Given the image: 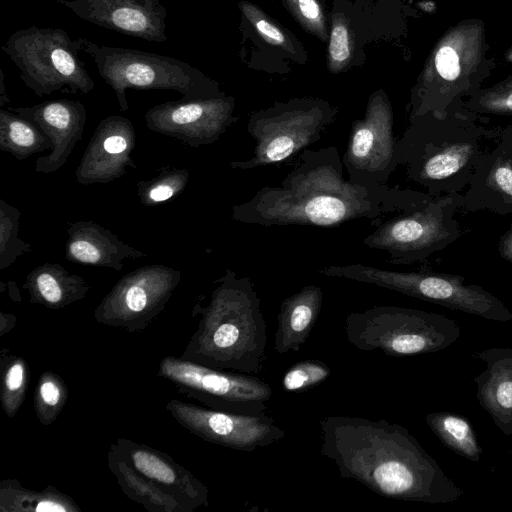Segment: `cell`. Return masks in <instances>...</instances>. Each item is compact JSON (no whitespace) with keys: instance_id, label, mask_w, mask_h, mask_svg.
I'll return each instance as SVG.
<instances>
[{"instance_id":"cell-1","label":"cell","mask_w":512,"mask_h":512,"mask_svg":"<svg viewBox=\"0 0 512 512\" xmlns=\"http://www.w3.org/2000/svg\"><path fill=\"white\" fill-rule=\"evenodd\" d=\"M431 195L411 189L354 183L344 177L335 146L304 149L297 165L276 185L260 188L232 206L231 218L249 225L331 227L358 219L375 221Z\"/></svg>"},{"instance_id":"cell-2","label":"cell","mask_w":512,"mask_h":512,"mask_svg":"<svg viewBox=\"0 0 512 512\" xmlns=\"http://www.w3.org/2000/svg\"><path fill=\"white\" fill-rule=\"evenodd\" d=\"M323 457L342 479H353L385 498L450 504L465 492L408 429L386 420L330 415L320 421Z\"/></svg>"},{"instance_id":"cell-3","label":"cell","mask_w":512,"mask_h":512,"mask_svg":"<svg viewBox=\"0 0 512 512\" xmlns=\"http://www.w3.org/2000/svg\"><path fill=\"white\" fill-rule=\"evenodd\" d=\"M215 283L208 304L193 308L200 319L180 357L215 369L258 374L265 360L267 326L255 286L229 268Z\"/></svg>"},{"instance_id":"cell-4","label":"cell","mask_w":512,"mask_h":512,"mask_svg":"<svg viewBox=\"0 0 512 512\" xmlns=\"http://www.w3.org/2000/svg\"><path fill=\"white\" fill-rule=\"evenodd\" d=\"M462 106L445 116L426 113L409 119L398 139L400 165L431 196L454 194L469 184L480 160L500 136Z\"/></svg>"},{"instance_id":"cell-5","label":"cell","mask_w":512,"mask_h":512,"mask_svg":"<svg viewBox=\"0 0 512 512\" xmlns=\"http://www.w3.org/2000/svg\"><path fill=\"white\" fill-rule=\"evenodd\" d=\"M345 334L358 350L406 357L447 348L459 338L460 327L455 320L438 313L379 305L348 314Z\"/></svg>"},{"instance_id":"cell-6","label":"cell","mask_w":512,"mask_h":512,"mask_svg":"<svg viewBox=\"0 0 512 512\" xmlns=\"http://www.w3.org/2000/svg\"><path fill=\"white\" fill-rule=\"evenodd\" d=\"M80 41L81 51L94 60L99 75L114 90L122 112L129 108L127 89L173 90L183 99L223 93L215 80L174 57L138 49L99 46L81 37Z\"/></svg>"},{"instance_id":"cell-7","label":"cell","mask_w":512,"mask_h":512,"mask_svg":"<svg viewBox=\"0 0 512 512\" xmlns=\"http://www.w3.org/2000/svg\"><path fill=\"white\" fill-rule=\"evenodd\" d=\"M483 45L482 21L466 20L450 28L435 45L413 92L409 119L426 113L445 116L462 106L463 96L478 91Z\"/></svg>"},{"instance_id":"cell-8","label":"cell","mask_w":512,"mask_h":512,"mask_svg":"<svg viewBox=\"0 0 512 512\" xmlns=\"http://www.w3.org/2000/svg\"><path fill=\"white\" fill-rule=\"evenodd\" d=\"M462 205V193L430 196L379 222L363 243L370 249L385 252L389 264L424 261L461 236L455 215Z\"/></svg>"},{"instance_id":"cell-9","label":"cell","mask_w":512,"mask_h":512,"mask_svg":"<svg viewBox=\"0 0 512 512\" xmlns=\"http://www.w3.org/2000/svg\"><path fill=\"white\" fill-rule=\"evenodd\" d=\"M318 273L393 290L451 310L507 322L512 312L495 295L465 277L435 271H394L363 264L329 265Z\"/></svg>"},{"instance_id":"cell-10","label":"cell","mask_w":512,"mask_h":512,"mask_svg":"<svg viewBox=\"0 0 512 512\" xmlns=\"http://www.w3.org/2000/svg\"><path fill=\"white\" fill-rule=\"evenodd\" d=\"M20 79L38 97L55 91L88 94L95 83L80 58V38L71 39L61 28L31 26L15 31L1 46Z\"/></svg>"},{"instance_id":"cell-11","label":"cell","mask_w":512,"mask_h":512,"mask_svg":"<svg viewBox=\"0 0 512 512\" xmlns=\"http://www.w3.org/2000/svg\"><path fill=\"white\" fill-rule=\"evenodd\" d=\"M337 113L328 102L312 98L276 102L254 112L247 126L254 150L249 158L231 161L229 166L250 170L281 163L319 141Z\"/></svg>"},{"instance_id":"cell-12","label":"cell","mask_w":512,"mask_h":512,"mask_svg":"<svg viewBox=\"0 0 512 512\" xmlns=\"http://www.w3.org/2000/svg\"><path fill=\"white\" fill-rule=\"evenodd\" d=\"M158 376L187 398L231 413H265L272 395L270 385L254 375L207 367L180 356L164 357Z\"/></svg>"},{"instance_id":"cell-13","label":"cell","mask_w":512,"mask_h":512,"mask_svg":"<svg viewBox=\"0 0 512 512\" xmlns=\"http://www.w3.org/2000/svg\"><path fill=\"white\" fill-rule=\"evenodd\" d=\"M394 114L383 90L370 95L362 119L352 122L342 156L348 179L364 185H384L400 165Z\"/></svg>"},{"instance_id":"cell-14","label":"cell","mask_w":512,"mask_h":512,"mask_svg":"<svg viewBox=\"0 0 512 512\" xmlns=\"http://www.w3.org/2000/svg\"><path fill=\"white\" fill-rule=\"evenodd\" d=\"M180 280L179 270L160 264L131 271L104 296L94 319L130 333L144 330L165 309Z\"/></svg>"},{"instance_id":"cell-15","label":"cell","mask_w":512,"mask_h":512,"mask_svg":"<svg viewBox=\"0 0 512 512\" xmlns=\"http://www.w3.org/2000/svg\"><path fill=\"white\" fill-rule=\"evenodd\" d=\"M171 417L191 434L229 449L251 452L278 442L285 432L265 413L237 414L180 399L166 404Z\"/></svg>"},{"instance_id":"cell-16","label":"cell","mask_w":512,"mask_h":512,"mask_svg":"<svg viewBox=\"0 0 512 512\" xmlns=\"http://www.w3.org/2000/svg\"><path fill=\"white\" fill-rule=\"evenodd\" d=\"M235 99L224 93L204 98L167 101L144 115L153 132L172 137L192 148L216 142L237 120Z\"/></svg>"},{"instance_id":"cell-17","label":"cell","mask_w":512,"mask_h":512,"mask_svg":"<svg viewBox=\"0 0 512 512\" xmlns=\"http://www.w3.org/2000/svg\"><path fill=\"white\" fill-rule=\"evenodd\" d=\"M162 1L164 0H56L58 4L92 24L157 43L167 40V8Z\"/></svg>"},{"instance_id":"cell-18","label":"cell","mask_w":512,"mask_h":512,"mask_svg":"<svg viewBox=\"0 0 512 512\" xmlns=\"http://www.w3.org/2000/svg\"><path fill=\"white\" fill-rule=\"evenodd\" d=\"M109 450L178 500L189 512L208 506L207 486L170 455L126 438L117 439Z\"/></svg>"},{"instance_id":"cell-19","label":"cell","mask_w":512,"mask_h":512,"mask_svg":"<svg viewBox=\"0 0 512 512\" xmlns=\"http://www.w3.org/2000/svg\"><path fill=\"white\" fill-rule=\"evenodd\" d=\"M136 146L132 122L110 115L97 125L79 162L75 176L82 185L104 184L121 178L127 168H136L131 153Z\"/></svg>"},{"instance_id":"cell-20","label":"cell","mask_w":512,"mask_h":512,"mask_svg":"<svg viewBox=\"0 0 512 512\" xmlns=\"http://www.w3.org/2000/svg\"><path fill=\"white\" fill-rule=\"evenodd\" d=\"M10 110L38 126L54 144L47 156L36 159L35 171L52 173L64 166L84 132V105L77 100L57 99Z\"/></svg>"},{"instance_id":"cell-21","label":"cell","mask_w":512,"mask_h":512,"mask_svg":"<svg viewBox=\"0 0 512 512\" xmlns=\"http://www.w3.org/2000/svg\"><path fill=\"white\" fill-rule=\"evenodd\" d=\"M466 188L462 211L512 215V160L498 141L480 160Z\"/></svg>"},{"instance_id":"cell-22","label":"cell","mask_w":512,"mask_h":512,"mask_svg":"<svg viewBox=\"0 0 512 512\" xmlns=\"http://www.w3.org/2000/svg\"><path fill=\"white\" fill-rule=\"evenodd\" d=\"M65 245L66 260L116 271L123 269L126 259L147 257L119 239L109 229L93 220H79L69 225Z\"/></svg>"},{"instance_id":"cell-23","label":"cell","mask_w":512,"mask_h":512,"mask_svg":"<svg viewBox=\"0 0 512 512\" xmlns=\"http://www.w3.org/2000/svg\"><path fill=\"white\" fill-rule=\"evenodd\" d=\"M486 368L474 377L477 400L505 435H512V349L489 348L476 352Z\"/></svg>"},{"instance_id":"cell-24","label":"cell","mask_w":512,"mask_h":512,"mask_svg":"<svg viewBox=\"0 0 512 512\" xmlns=\"http://www.w3.org/2000/svg\"><path fill=\"white\" fill-rule=\"evenodd\" d=\"M323 302L319 286L307 285L285 298L277 316L274 350L279 354L298 352L313 329Z\"/></svg>"},{"instance_id":"cell-25","label":"cell","mask_w":512,"mask_h":512,"mask_svg":"<svg viewBox=\"0 0 512 512\" xmlns=\"http://www.w3.org/2000/svg\"><path fill=\"white\" fill-rule=\"evenodd\" d=\"M30 296V302L49 309H62L77 302L90 290L86 280L72 274L58 263H44L26 277L22 285Z\"/></svg>"},{"instance_id":"cell-26","label":"cell","mask_w":512,"mask_h":512,"mask_svg":"<svg viewBox=\"0 0 512 512\" xmlns=\"http://www.w3.org/2000/svg\"><path fill=\"white\" fill-rule=\"evenodd\" d=\"M107 462L122 492L148 511L189 512L178 500L145 478L111 450H108Z\"/></svg>"},{"instance_id":"cell-27","label":"cell","mask_w":512,"mask_h":512,"mask_svg":"<svg viewBox=\"0 0 512 512\" xmlns=\"http://www.w3.org/2000/svg\"><path fill=\"white\" fill-rule=\"evenodd\" d=\"M0 510L2 512H79L80 507L68 495L49 486L42 491L30 490L18 480L6 479L0 483Z\"/></svg>"},{"instance_id":"cell-28","label":"cell","mask_w":512,"mask_h":512,"mask_svg":"<svg viewBox=\"0 0 512 512\" xmlns=\"http://www.w3.org/2000/svg\"><path fill=\"white\" fill-rule=\"evenodd\" d=\"M51 139L34 123L11 110L0 109V149L24 160L29 156L53 150Z\"/></svg>"},{"instance_id":"cell-29","label":"cell","mask_w":512,"mask_h":512,"mask_svg":"<svg viewBox=\"0 0 512 512\" xmlns=\"http://www.w3.org/2000/svg\"><path fill=\"white\" fill-rule=\"evenodd\" d=\"M425 421L447 448L470 461H480L482 447L468 418L452 412H433L425 416Z\"/></svg>"},{"instance_id":"cell-30","label":"cell","mask_w":512,"mask_h":512,"mask_svg":"<svg viewBox=\"0 0 512 512\" xmlns=\"http://www.w3.org/2000/svg\"><path fill=\"white\" fill-rule=\"evenodd\" d=\"M1 405L5 414L13 418L25 400L29 370L25 359L2 350Z\"/></svg>"},{"instance_id":"cell-31","label":"cell","mask_w":512,"mask_h":512,"mask_svg":"<svg viewBox=\"0 0 512 512\" xmlns=\"http://www.w3.org/2000/svg\"><path fill=\"white\" fill-rule=\"evenodd\" d=\"M68 389L63 379L46 371L38 379L34 393V410L43 425L52 424L64 408Z\"/></svg>"},{"instance_id":"cell-32","label":"cell","mask_w":512,"mask_h":512,"mask_svg":"<svg viewBox=\"0 0 512 512\" xmlns=\"http://www.w3.org/2000/svg\"><path fill=\"white\" fill-rule=\"evenodd\" d=\"M189 179L187 169L164 168L156 176L136 183L137 194L144 206H155L165 202L186 187Z\"/></svg>"},{"instance_id":"cell-33","label":"cell","mask_w":512,"mask_h":512,"mask_svg":"<svg viewBox=\"0 0 512 512\" xmlns=\"http://www.w3.org/2000/svg\"><path fill=\"white\" fill-rule=\"evenodd\" d=\"M21 212L0 199V269L12 265L19 256L32 252V245L19 238Z\"/></svg>"},{"instance_id":"cell-34","label":"cell","mask_w":512,"mask_h":512,"mask_svg":"<svg viewBox=\"0 0 512 512\" xmlns=\"http://www.w3.org/2000/svg\"><path fill=\"white\" fill-rule=\"evenodd\" d=\"M462 107L477 116H512V77L476 91Z\"/></svg>"},{"instance_id":"cell-35","label":"cell","mask_w":512,"mask_h":512,"mask_svg":"<svg viewBox=\"0 0 512 512\" xmlns=\"http://www.w3.org/2000/svg\"><path fill=\"white\" fill-rule=\"evenodd\" d=\"M354 42L347 18L335 14L332 19L328 46V69L339 73L350 63L353 56Z\"/></svg>"},{"instance_id":"cell-36","label":"cell","mask_w":512,"mask_h":512,"mask_svg":"<svg viewBox=\"0 0 512 512\" xmlns=\"http://www.w3.org/2000/svg\"><path fill=\"white\" fill-rule=\"evenodd\" d=\"M330 373L329 366L318 359L301 360L284 373L282 387L290 392H303L324 382Z\"/></svg>"},{"instance_id":"cell-37","label":"cell","mask_w":512,"mask_h":512,"mask_svg":"<svg viewBox=\"0 0 512 512\" xmlns=\"http://www.w3.org/2000/svg\"><path fill=\"white\" fill-rule=\"evenodd\" d=\"M239 8L244 17L267 43L280 47L289 53H295V47L290 36L259 7L243 0L239 3Z\"/></svg>"},{"instance_id":"cell-38","label":"cell","mask_w":512,"mask_h":512,"mask_svg":"<svg viewBox=\"0 0 512 512\" xmlns=\"http://www.w3.org/2000/svg\"><path fill=\"white\" fill-rule=\"evenodd\" d=\"M283 3L305 31L323 42L329 40L326 16L320 0H283Z\"/></svg>"},{"instance_id":"cell-39","label":"cell","mask_w":512,"mask_h":512,"mask_svg":"<svg viewBox=\"0 0 512 512\" xmlns=\"http://www.w3.org/2000/svg\"><path fill=\"white\" fill-rule=\"evenodd\" d=\"M498 253L502 259L512 265V223L498 242Z\"/></svg>"},{"instance_id":"cell-40","label":"cell","mask_w":512,"mask_h":512,"mask_svg":"<svg viewBox=\"0 0 512 512\" xmlns=\"http://www.w3.org/2000/svg\"><path fill=\"white\" fill-rule=\"evenodd\" d=\"M498 143L512 160V125H509L500 131Z\"/></svg>"},{"instance_id":"cell-41","label":"cell","mask_w":512,"mask_h":512,"mask_svg":"<svg viewBox=\"0 0 512 512\" xmlns=\"http://www.w3.org/2000/svg\"><path fill=\"white\" fill-rule=\"evenodd\" d=\"M9 101H10V99L6 93V89H5V85H4V74H3L2 69H0V107L2 108Z\"/></svg>"},{"instance_id":"cell-42","label":"cell","mask_w":512,"mask_h":512,"mask_svg":"<svg viewBox=\"0 0 512 512\" xmlns=\"http://www.w3.org/2000/svg\"><path fill=\"white\" fill-rule=\"evenodd\" d=\"M507 60L512 62V48H511V50L507 54Z\"/></svg>"}]
</instances>
